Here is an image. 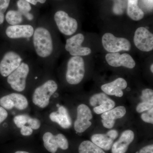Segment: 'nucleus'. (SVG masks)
Here are the masks:
<instances>
[{
  "mask_svg": "<svg viewBox=\"0 0 153 153\" xmlns=\"http://www.w3.org/2000/svg\"><path fill=\"white\" fill-rule=\"evenodd\" d=\"M147 112L143 113L141 116L142 120L146 123L153 124V108L147 111Z\"/></svg>",
  "mask_w": 153,
  "mask_h": 153,
  "instance_id": "nucleus-31",
  "label": "nucleus"
},
{
  "mask_svg": "<svg viewBox=\"0 0 153 153\" xmlns=\"http://www.w3.org/2000/svg\"><path fill=\"white\" fill-rule=\"evenodd\" d=\"M10 0H0V25L4 21V13L8 8Z\"/></svg>",
  "mask_w": 153,
  "mask_h": 153,
  "instance_id": "nucleus-28",
  "label": "nucleus"
},
{
  "mask_svg": "<svg viewBox=\"0 0 153 153\" xmlns=\"http://www.w3.org/2000/svg\"><path fill=\"white\" fill-rule=\"evenodd\" d=\"M127 82L123 78L120 77L112 82L102 85L101 90L107 95L121 97L123 95V90L127 87Z\"/></svg>",
  "mask_w": 153,
  "mask_h": 153,
  "instance_id": "nucleus-16",
  "label": "nucleus"
},
{
  "mask_svg": "<svg viewBox=\"0 0 153 153\" xmlns=\"http://www.w3.org/2000/svg\"><path fill=\"white\" fill-rule=\"evenodd\" d=\"M151 71H152V73H153V64H152L151 66Z\"/></svg>",
  "mask_w": 153,
  "mask_h": 153,
  "instance_id": "nucleus-40",
  "label": "nucleus"
},
{
  "mask_svg": "<svg viewBox=\"0 0 153 153\" xmlns=\"http://www.w3.org/2000/svg\"><path fill=\"white\" fill-rule=\"evenodd\" d=\"M105 60L108 65L112 67L123 66L132 69L134 68L136 65L135 62L133 57L127 53H108L105 55Z\"/></svg>",
  "mask_w": 153,
  "mask_h": 153,
  "instance_id": "nucleus-13",
  "label": "nucleus"
},
{
  "mask_svg": "<svg viewBox=\"0 0 153 153\" xmlns=\"http://www.w3.org/2000/svg\"><path fill=\"white\" fill-rule=\"evenodd\" d=\"M29 72V65L22 62L19 67L7 76V81L13 90L19 92L25 90Z\"/></svg>",
  "mask_w": 153,
  "mask_h": 153,
  "instance_id": "nucleus-4",
  "label": "nucleus"
},
{
  "mask_svg": "<svg viewBox=\"0 0 153 153\" xmlns=\"http://www.w3.org/2000/svg\"><path fill=\"white\" fill-rule=\"evenodd\" d=\"M85 73L84 60L80 56H73L67 63L66 81L71 85H77L82 81Z\"/></svg>",
  "mask_w": 153,
  "mask_h": 153,
  "instance_id": "nucleus-3",
  "label": "nucleus"
},
{
  "mask_svg": "<svg viewBox=\"0 0 153 153\" xmlns=\"http://www.w3.org/2000/svg\"><path fill=\"white\" fill-rule=\"evenodd\" d=\"M139 0H128L127 13L130 18L138 21L144 17V13L138 5Z\"/></svg>",
  "mask_w": 153,
  "mask_h": 153,
  "instance_id": "nucleus-18",
  "label": "nucleus"
},
{
  "mask_svg": "<svg viewBox=\"0 0 153 153\" xmlns=\"http://www.w3.org/2000/svg\"><path fill=\"white\" fill-rule=\"evenodd\" d=\"M58 85L55 80L49 79L36 88L32 96L33 104L40 108H45L49 105L50 99L56 92Z\"/></svg>",
  "mask_w": 153,
  "mask_h": 153,
  "instance_id": "nucleus-2",
  "label": "nucleus"
},
{
  "mask_svg": "<svg viewBox=\"0 0 153 153\" xmlns=\"http://www.w3.org/2000/svg\"><path fill=\"white\" fill-rule=\"evenodd\" d=\"M43 140L44 147L51 153H56L59 148L66 150L69 146L68 140L62 134L55 135L50 132H47L43 135Z\"/></svg>",
  "mask_w": 153,
  "mask_h": 153,
  "instance_id": "nucleus-7",
  "label": "nucleus"
},
{
  "mask_svg": "<svg viewBox=\"0 0 153 153\" xmlns=\"http://www.w3.org/2000/svg\"><path fill=\"white\" fill-rule=\"evenodd\" d=\"M107 95L104 93L96 94L91 96L89 100L90 105L92 106H96L100 105L108 98Z\"/></svg>",
  "mask_w": 153,
  "mask_h": 153,
  "instance_id": "nucleus-25",
  "label": "nucleus"
},
{
  "mask_svg": "<svg viewBox=\"0 0 153 153\" xmlns=\"http://www.w3.org/2000/svg\"><path fill=\"white\" fill-rule=\"evenodd\" d=\"M139 153H153V145H150L142 148Z\"/></svg>",
  "mask_w": 153,
  "mask_h": 153,
  "instance_id": "nucleus-35",
  "label": "nucleus"
},
{
  "mask_svg": "<svg viewBox=\"0 0 153 153\" xmlns=\"http://www.w3.org/2000/svg\"><path fill=\"white\" fill-rule=\"evenodd\" d=\"M102 43L104 49L110 53L129 51L131 49V44L128 39L115 37L111 33H106L103 35Z\"/></svg>",
  "mask_w": 153,
  "mask_h": 153,
  "instance_id": "nucleus-5",
  "label": "nucleus"
},
{
  "mask_svg": "<svg viewBox=\"0 0 153 153\" xmlns=\"http://www.w3.org/2000/svg\"><path fill=\"white\" fill-rule=\"evenodd\" d=\"M153 107V103L152 102L142 101L137 105L136 111L137 112L142 113L149 110Z\"/></svg>",
  "mask_w": 153,
  "mask_h": 153,
  "instance_id": "nucleus-30",
  "label": "nucleus"
},
{
  "mask_svg": "<svg viewBox=\"0 0 153 153\" xmlns=\"http://www.w3.org/2000/svg\"><path fill=\"white\" fill-rule=\"evenodd\" d=\"M54 19L58 30L64 35L71 36L77 30L78 23L76 19L69 16L65 11H57L54 15Z\"/></svg>",
  "mask_w": 153,
  "mask_h": 153,
  "instance_id": "nucleus-6",
  "label": "nucleus"
},
{
  "mask_svg": "<svg viewBox=\"0 0 153 153\" xmlns=\"http://www.w3.org/2000/svg\"><path fill=\"white\" fill-rule=\"evenodd\" d=\"M78 151L79 153H105L102 149L89 140L84 141L81 143Z\"/></svg>",
  "mask_w": 153,
  "mask_h": 153,
  "instance_id": "nucleus-21",
  "label": "nucleus"
},
{
  "mask_svg": "<svg viewBox=\"0 0 153 153\" xmlns=\"http://www.w3.org/2000/svg\"><path fill=\"white\" fill-rule=\"evenodd\" d=\"M17 5L19 11L21 13L22 16H25L30 13L32 10V7L30 3L25 0H19L17 2Z\"/></svg>",
  "mask_w": 153,
  "mask_h": 153,
  "instance_id": "nucleus-27",
  "label": "nucleus"
},
{
  "mask_svg": "<svg viewBox=\"0 0 153 153\" xmlns=\"http://www.w3.org/2000/svg\"><path fill=\"white\" fill-rule=\"evenodd\" d=\"M34 29L30 25H16L10 26L7 28L6 34L11 39L29 38L33 36Z\"/></svg>",
  "mask_w": 153,
  "mask_h": 153,
  "instance_id": "nucleus-14",
  "label": "nucleus"
},
{
  "mask_svg": "<svg viewBox=\"0 0 153 153\" xmlns=\"http://www.w3.org/2000/svg\"><path fill=\"white\" fill-rule=\"evenodd\" d=\"M141 100L142 102L153 103V91L150 88H146L142 91Z\"/></svg>",
  "mask_w": 153,
  "mask_h": 153,
  "instance_id": "nucleus-29",
  "label": "nucleus"
},
{
  "mask_svg": "<svg viewBox=\"0 0 153 153\" xmlns=\"http://www.w3.org/2000/svg\"><path fill=\"white\" fill-rule=\"evenodd\" d=\"M8 114L7 111L0 106V124L6 120V119L8 117Z\"/></svg>",
  "mask_w": 153,
  "mask_h": 153,
  "instance_id": "nucleus-34",
  "label": "nucleus"
},
{
  "mask_svg": "<svg viewBox=\"0 0 153 153\" xmlns=\"http://www.w3.org/2000/svg\"><path fill=\"white\" fill-rule=\"evenodd\" d=\"M134 44L140 51L149 52L153 49V35L146 28L140 27L136 30Z\"/></svg>",
  "mask_w": 153,
  "mask_h": 153,
  "instance_id": "nucleus-11",
  "label": "nucleus"
},
{
  "mask_svg": "<svg viewBox=\"0 0 153 153\" xmlns=\"http://www.w3.org/2000/svg\"><path fill=\"white\" fill-rule=\"evenodd\" d=\"M93 118L92 113L86 105L81 104L77 108V116L74 123V129L76 132L83 133L91 125L90 120Z\"/></svg>",
  "mask_w": 153,
  "mask_h": 153,
  "instance_id": "nucleus-12",
  "label": "nucleus"
},
{
  "mask_svg": "<svg viewBox=\"0 0 153 153\" xmlns=\"http://www.w3.org/2000/svg\"><path fill=\"white\" fill-rule=\"evenodd\" d=\"M0 106L5 109L13 108L23 111L27 108L29 102L25 95L19 93H12L0 98Z\"/></svg>",
  "mask_w": 153,
  "mask_h": 153,
  "instance_id": "nucleus-8",
  "label": "nucleus"
},
{
  "mask_svg": "<svg viewBox=\"0 0 153 153\" xmlns=\"http://www.w3.org/2000/svg\"><path fill=\"white\" fill-rule=\"evenodd\" d=\"M25 1H27L28 2L32 4L33 5H36L38 2V0H25Z\"/></svg>",
  "mask_w": 153,
  "mask_h": 153,
  "instance_id": "nucleus-38",
  "label": "nucleus"
},
{
  "mask_svg": "<svg viewBox=\"0 0 153 153\" xmlns=\"http://www.w3.org/2000/svg\"><path fill=\"white\" fill-rule=\"evenodd\" d=\"M49 118L52 122L58 124L64 129L69 128L72 125L71 117L68 110L63 105L58 107L57 111L51 112L49 114Z\"/></svg>",
  "mask_w": 153,
  "mask_h": 153,
  "instance_id": "nucleus-17",
  "label": "nucleus"
},
{
  "mask_svg": "<svg viewBox=\"0 0 153 153\" xmlns=\"http://www.w3.org/2000/svg\"><path fill=\"white\" fill-rule=\"evenodd\" d=\"M114 5L113 11L115 15H121L123 14L127 5L128 0H113Z\"/></svg>",
  "mask_w": 153,
  "mask_h": 153,
  "instance_id": "nucleus-24",
  "label": "nucleus"
},
{
  "mask_svg": "<svg viewBox=\"0 0 153 153\" xmlns=\"http://www.w3.org/2000/svg\"><path fill=\"white\" fill-rule=\"evenodd\" d=\"M20 132L24 136H30L33 134V130L28 125H25L20 128Z\"/></svg>",
  "mask_w": 153,
  "mask_h": 153,
  "instance_id": "nucleus-33",
  "label": "nucleus"
},
{
  "mask_svg": "<svg viewBox=\"0 0 153 153\" xmlns=\"http://www.w3.org/2000/svg\"><path fill=\"white\" fill-rule=\"evenodd\" d=\"M126 110L124 106H118L114 108L103 113L101 117L102 119L115 122V120L123 117L126 114Z\"/></svg>",
  "mask_w": 153,
  "mask_h": 153,
  "instance_id": "nucleus-20",
  "label": "nucleus"
},
{
  "mask_svg": "<svg viewBox=\"0 0 153 153\" xmlns=\"http://www.w3.org/2000/svg\"><path fill=\"white\" fill-rule=\"evenodd\" d=\"M33 43L37 55L45 58L52 54L53 50V41L49 30L43 27L34 30Z\"/></svg>",
  "mask_w": 153,
  "mask_h": 153,
  "instance_id": "nucleus-1",
  "label": "nucleus"
},
{
  "mask_svg": "<svg viewBox=\"0 0 153 153\" xmlns=\"http://www.w3.org/2000/svg\"><path fill=\"white\" fill-rule=\"evenodd\" d=\"M27 125L33 130H37L41 127V121L37 118L32 117L30 116L28 120Z\"/></svg>",
  "mask_w": 153,
  "mask_h": 153,
  "instance_id": "nucleus-32",
  "label": "nucleus"
},
{
  "mask_svg": "<svg viewBox=\"0 0 153 153\" xmlns=\"http://www.w3.org/2000/svg\"><path fill=\"white\" fill-rule=\"evenodd\" d=\"M91 140L94 144L105 151L110 150L114 143V140L106 134H94L91 136Z\"/></svg>",
  "mask_w": 153,
  "mask_h": 153,
  "instance_id": "nucleus-19",
  "label": "nucleus"
},
{
  "mask_svg": "<svg viewBox=\"0 0 153 153\" xmlns=\"http://www.w3.org/2000/svg\"><path fill=\"white\" fill-rule=\"evenodd\" d=\"M6 21L11 26L19 25L23 22L22 15L19 11L11 10L6 14Z\"/></svg>",
  "mask_w": 153,
  "mask_h": 153,
  "instance_id": "nucleus-22",
  "label": "nucleus"
},
{
  "mask_svg": "<svg viewBox=\"0 0 153 153\" xmlns=\"http://www.w3.org/2000/svg\"><path fill=\"white\" fill-rule=\"evenodd\" d=\"M22 58L18 53L9 51L4 55L0 62V73L7 77L19 67L22 63Z\"/></svg>",
  "mask_w": 153,
  "mask_h": 153,
  "instance_id": "nucleus-10",
  "label": "nucleus"
},
{
  "mask_svg": "<svg viewBox=\"0 0 153 153\" xmlns=\"http://www.w3.org/2000/svg\"><path fill=\"white\" fill-rule=\"evenodd\" d=\"M143 5L149 10H152L153 0H142Z\"/></svg>",
  "mask_w": 153,
  "mask_h": 153,
  "instance_id": "nucleus-36",
  "label": "nucleus"
},
{
  "mask_svg": "<svg viewBox=\"0 0 153 153\" xmlns=\"http://www.w3.org/2000/svg\"><path fill=\"white\" fill-rule=\"evenodd\" d=\"M115 105V102L109 98L107 99L101 104L95 106L93 108L94 111L97 114H100L112 109Z\"/></svg>",
  "mask_w": 153,
  "mask_h": 153,
  "instance_id": "nucleus-23",
  "label": "nucleus"
},
{
  "mask_svg": "<svg viewBox=\"0 0 153 153\" xmlns=\"http://www.w3.org/2000/svg\"><path fill=\"white\" fill-rule=\"evenodd\" d=\"M15 153H30L28 152H26L24 151H18L16 152Z\"/></svg>",
  "mask_w": 153,
  "mask_h": 153,
  "instance_id": "nucleus-39",
  "label": "nucleus"
},
{
  "mask_svg": "<svg viewBox=\"0 0 153 153\" xmlns=\"http://www.w3.org/2000/svg\"><path fill=\"white\" fill-rule=\"evenodd\" d=\"M106 134L114 140L117 138L118 135V133L116 130H111L107 133Z\"/></svg>",
  "mask_w": 153,
  "mask_h": 153,
  "instance_id": "nucleus-37",
  "label": "nucleus"
},
{
  "mask_svg": "<svg viewBox=\"0 0 153 153\" xmlns=\"http://www.w3.org/2000/svg\"><path fill=\"white\" fill-rule=\"evenodd\" d=\"M30 117V116L26 114L17 115L14 117V123L18 128H21L27 124Z\"/></svg>",
  "mask_w": 153,
  "mask_h": 153,
  "instance_id": "nucleus-26",
  "label": "nucleus"
},
{
  "mask_svg": "<svg viewBox=\"0 0 153 153\" xmlns=\"http://www.w3.org/2000/svg\"><path fill=\"white\" fill-rule=\"evenodd\" d=\"M134 134L131 130H127L122 133L119 139L113 143L111 147L112 153H125L129 146L133 141Z\"/></svg>",
  "mask_w": 153,
  "mask_h": 153,
  "instance_id": "nucleus-15",
  "label": "nucleus"
},
{
  "mask_svg": "<svg viewBox=\"0 0 153 153\" xmlns=\"http://www.w3.org/2000/svg\"><path fill=\"white\" fill-rule=\"evenodd\" d=\"M84 36L78 33L66 40L65 49L72 56H84L90 55L91 49L87 47H82Z\"/></svg>",
  "mask_w": 153,
  "mask_h": 153,
  "instance_id": "nucleus-9",
  "label": "nucleus"
}]
</instances>
